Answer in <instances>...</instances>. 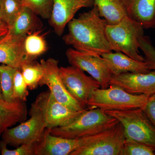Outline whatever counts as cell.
I'll list each match as a JSON object with an SVG mask.
<instances>
[{
  "mask_svg": "<svg viewBox=\"0 0 155 155\" xmlns=\"http://www.w3.org/2000/svg\"><path fill=\"white\" fill-rule=\"evenodd\" d=\"M125 140L124 127L119 122L94 141L75 150L69 155H122Z\"/></svg>",
  "mask_w": 155,
  "mask_h": 155,
  "instance_id": "9",
  "label": "cell"
},
{
  "mask_svg": "<svg viewBox=\"0 0 155 155\" xmlns=\"http://www.w3.org/2000/svg\"><path fill=\"white\" fill-rule=\"evenodd\" d=\"M140 49L145 56V61L147 62L150 70H155V48L148 37H141L139 40Z\"/></svg>",
  "mask_w": 155,
  "mask_h": 155,
  "instance_id": "29",
  "label": "cell"
},
{
  "mask_svg": "<svg viewBox=\"0 0 155 155\" xmlns=\"http://www.w3.org/2000/svg\"><path fill=\"white\" fill-rule=\"evenodd\" d=\"M118 119L124 129L126 141L138 143L155 150V126L142 109L105 111Z\"/></svg>",
  "mask_w": 155,
  "mask_h": 155,
  "instance_id": "5",
  "label": "cell"
},
{
  "mask_svg": "<svg viewBox=\"0 0 155 155\" xmlns=\"http://www.w3.org/2000/svg\"><path fill=\"white\" fill-rule=\"evenodd\" d=\"M59 62L53 58L41 60L43 74L39 86L46 85L51 93L59 102L72 110L81 111L85 108L68 92L60 75Z\"/></svg>",
  "mask_w": 155,
  "mask_h": 155,
  "instance_id": "7",
  "label": "cell"
},
{
  "mask_svg": "<svg viewBox=\"0 0 155 155\" xmlns=\"http://www.w3.org/2000/svg\"><path fill=\"white\" fill-rule=\"evenodd\" d=\"M150 95L132 94L115 85L108 88H95L89 99V108H98L104 110H127L143 108Z\"/></svg>",
  "mask_w": 155,
  "mask_h": 155,
  "instance_id": "4",
  "label": "cell"
},
{
  "mask_svg": "<svg viewBox=\"0 0 155 155\" xmlns=\"http://www.w3.org/2000/svg\"><path fill=\"white\" fill-rule=\"evenodd\" d=\"M119 123L118 119L102 109L89 108L69 125L51 128V134L63 138H79L101 133Z\"/></svg>",
  "mask_w": 155,
  "mask_h": 155,
  "instance_id": "2",
  "label": "cell"
},
{
  "mask_svg": "<svg viewBox=\"0 0 155 155\" xmlns=\"http://www.w3.org/2000/svg\"><path fill=\"white\" fill-rule=\"evenodd\" d=\"M127 15L144 29L155 28V0H122Z\"/></svg>",
  "mask_w": 155,
  "mask_h": 155,
  "instance_id": "17",
  "label": "cell"
},
{
  "mask_svg": "<svg viewBox=\"0 0 155 155\" xmlns=\"http://www.w3.org/2000/svg\"><path fill=\"white\" fill-rule=\"evenodd\" d=\"M24 41H18L6 35L0 40V64L21 69L25 62L31 61L25 55Z\"/></svg>",
  "mask_w": 155,
  "mask_h": 155,
  "instance_id": "18",
  "label": "cell"
},
{
  "mask_svg": "<svg viewBox=\"0 0 155 155\" xmlns=\"http://www.w3.org/2000/svg\"><path fill=\"white\" fill-rule=\"evenodd\" d=\"M15 68L2 64L0 65L1 85L3 99L8 102H14L17 100L14 97V75Z\"/></svg>",
  "mask_w": 155,
  "mask_h": 155,
  "instance_id": "24",
  "label": "cell"
},
{
  "mask_svg": "<svg viewBox=\"0 0 155 155\" xmlns=\"http://www.w3.org/2000/svg\"><path fill=\"white\" fill-rule=\"evenodd\" d=\"M28 89L27 84L22 76L21 69H16L14 75V99L26 101L28 95Z\"/></svg>",
  "mask_w": 155,
  "mask_h": 155,
  "instance_id": "27",
  "label": "cell"
},
{
  "mask_svg": "<svg viewBox=\"0 0 155 155\" xmlns=\"http://www.w3.org/2000/svg\"><path fill=\"white\" fill-rule=\"evenodd\" d=\"M23 7L22 0H0V20L8 28Z\"/></svg>",
  "mask_w": 155,
  "mask_h": 155,
  "instance_id": "25",
  "label": "cell"
},
{
  "mask_svg": "<svg viewBox=\"0 0 155 155\" xmlns=\"http://www.w3.org/2000/svg\"><path fill=\"white\" fill-rule=\"evenodd\" d=\"M41 30L33 31L28 34L24 39L23 48L25 55L31 61L45 54L48 50L45 34H41Z\"/></svg>",
  "mask_w": 155,
  "mask_h": 155,
  "instance_id": "21",
  "label": "cell"
},
{
  "mask_svg": "<svg viewBox=\"0 0 155 155\" xmlns=\"http://www.w3.org/2000/svg\"><path fill=\"white\" fill-rule=\"evenodd\" d=\"M0 100H4L3 98L2 94V89H1V74H0Z\"/></svg>",
  "mask_w": 155,
  "mask_h": 155,
  "instance_id": "32",
  "label": "cell"
},
{
  "mask_svg": "<svg viewBox=\"0 0 155 155\" xmlns=\"http://www.w3.org/2000/svg\"><path fill=\"white\" fill-rule=\"evenodd\" d=\"M110 85L119 87L132 94L150 96L155 94V70L145 73L125 72L114 75Z\"/></svg>",
  "mask_w": 155,
  "mask_h": 155,
  "instance_id": "12",
  "label": "cell"
},
{
  "mask_svg": "<svg viewBox=\"0 0 155 155\" xmlns=\"http://www.w3.org/2000/svg\"><path fill=\"white\" fill-rule=\"evenodd\" d=\"M35 13L23 7L11 25L6 35L18 41H24L28 34L35 31L41 30L43 24Z\"/></svg>",
  "mask_w": 155,
  "mask_h": 155,
  "instance_id": "16",
  "label": "cell"
},
{
  "mask_svg": "<svg viewBox=\"0 0 155 155\" xmlns=\"http://www.w3.org/2000/svg\"><path fill=\"white\" fill-rule=\"evenodd\" d=\"M60 75L68 92L85 109L93 91L101 87L97 80L74 66L60 67Z\"/></svg>",
  "mask_w": 155,
  "mask_h": 155,
  "instance_id": "8",
  "label": "cell"
},
{
  "mask_svg": "<svg viewBox=\"0 0 155 155\" xmlns=\"http://www.w3.org/2000/svg\"><path fill=\"white\" fill-rule=\"evenodd\" d=\"M101 17L105 19L108 25H114L128 16L122 0H94Z\"/></svg>",
  "mask_w": 155,
  "mask_h": 155,
  "instance_id": "20",
  "label": "cell"
},
{
  "mask_svg": "<svg viewBox=\"0 0 155 155\" xmlns=\"http://www.w3.org/2000/svg\"><path fill=\"white\" fill-rule=\"evenodd\" d=\"M142 109L155 126V94L150 96L145 105Z\"/></svg>",
  "mask_w": 155,
  "mask_h": 155,
  "instance_id": "30",
  "label": "cell"
},
{
  "mask_svg": "<svg viewBox=\"0 0 155 155\" xmlns=\"http://www.w3.org/2000/svg\"><path fill=\"white\" fill-rule=\"evenodd\" d=\"M105 19L101 18L94 5L91 10L80 14L68 24V32L63 37L66 45L84 54L101 56L113 50L106 35Z\"/></svg>",
  "mask_w": 155,
  "mask_h": 155,
  "instance_id": "1",
  "label": "cell"
},
{
  "mask_svg": "<svg viewBox=\"0 0 155 155\" xmlns=\"http://www.w3.org/2000/svg\"><path fill=\"white\" fill-rule=\"evenodd\" d=\"M155 150L146 145L136 142H125L122 155H154Z\"/></svg>",
  "mask_w": 155,
  "mask_h": 155,
  "instance_id": "28",
  "label": "cell"
},
{
  "mask_svg": "<svg viewBox=\"0 0 155 155\" xmlns=\"http://www.w3.org/2000/svg\"><path fill=\"white\" fill-rule=\"evenodd\" d=\"M51 128H47L46 130L42 155H69L75 150L94 141L104 132L79 138L68 139L51 135Z\"/></svg>",
  "mask_w": 155,
  "mask_h": 155,
  "instance_id": "14",
  "label": "cell"
},
{
  "mask_svg": "<svg viewBox=\"0 0 155 155\" xmlns=\"http://www.w3.org/2000/svg\"><path fill=\"white\" fill-rule=\"evenodd\" d=\"M94 5V0H54L49 19L50 25L59 36L64 33L66 25L81 9Z\"/></svg>",
  "mask_w": 155,
  "mask_h": 155,
  "instance_id": "13",
  "label": "cell"
},
{
  "mask_svg": "<svg viewBox=\"0 0 155 155\" xmlns=\"http://www.w3.org/2000/svg\"><path fill=\"white\" fill-rule=\"evenodd\" d=\"M106 53L99 60L113 75L125 72L147 73L151 71L146 61H136L121 52Z\"/></svg>",
  "mask_w": 155,
  "mask_h": 155,
  "instance_id": "15",
  "label": "cell"
},
{
  "mask_svg": "<svg viewBox=\"0 0 155 155\" xmlns=\"http://www.w3.org/2000/svg\"><path fill=\"white\" fill-rule=\"evenodd\" d=\"M144 27L128 16L114 25H107L106 32L112 49L136 61H145L140 54L139 40L144 35Z\"/></svg>",
  "mask_w": 155,
  "mask_h": 155,
  "instance_id": "3",
  "label": "cell"
},
{
  "mask_svg": "<svg viewBox=\"0 0 155 155\" xmlns=\"http://www.w3.org/2000/svg\"><path fill=\"white\" fill-rule=\"evenodd\" d=\"M8 31V26L5 23L0 20V40L5 36Z\"/></svg>",
  "mask_w": 155,
  "mask_h": 155,
  "instance_id": "31",
  "label": "cell"
},
{
  "mask_svg": "<svg viewBox=\"0 0 155 155\" xmlns=\"http://www.w3.org/2000/svg\"><path fill=\"white\" fill-rule=\"evenodd\" d=\"M29 115L31 117L28 120L5 130L2 134V140L7 145L17 147L42 138L47 128L39 95L31 104Z\"/></svg>",
  "mask_w": 155,
  "mask_h": 155,
  "instance_id": "6",
  "label": "cell"
},
{
  "mask_svg": "<svg viewBox=\"0 0 155 155\" xmlns=\"http://www.w3.org/2000/svg\"><path fill=\"white\" fill-rule=\"evenodd\" d=\"M28 110L25 102L17 100L8 102L0 100V136L9 127L27 119Z\"/></svg>",
  "mask_w": 155,
  "mask_h": 155,
  "instance_id": "19",
  "label": "cell"
},
{
  "mask_svg": "<svg viewBox=\"0 0 155 155\" xmlns=\"http://www.w3.org/2000/svg\"><path fill=\"white\" fill-rule=\"evenodd\" d=\"M24 7L28 8L43 19H50L54 0H22Z\"/></svg>",
  "mask_w": 155,
  "mask_h": 155,
  "instance_id": "26",
  "label": "cell"
},
{
  "mask_svg": "<svg viewBox=\"0 0 155 155\" xmlns=\"http://www.w3.org/2000/svg\"><path fill=\"white\" fill-rule=\"evenodd\" d=\"M21 71L28 88H37L43 74L41 64L35 61H27L21 66Z\"/></svg>",
  "mask_w": 155,
  "mask_h": 155,
  "instance_id": "23",
  "label": "cell"
},
{
  "mask_svg": "<svg viewBox=\"0 0 155 155\" xmlns=\"http://www.w3.org/2000/svg\"><path fill=\"white\" fill-rule=\"evenodd\" d=\"M43 107L47 128L67 126L74 122L87 109L75 111L58 101L50 91L40 94Z\"/></svg>",
  "mask_w": 155,
  "mask_h": 155,
  "instance_id": "10",
  "label": "cell"
},
{
  "mask_svg": "<svg viewBox=\"0 0 155 155\" xmlns=\"http://www.w3.org/2000/svg\"><path fill=\"white\" fill-rule=\"evenodd\" d=\"M68 62L71 66L85 71L100 83L102 88H108L113 75L99 60L98 56L84 54L74 49L66 52Z\"/></svg>",
  "mask_w": 155,
  "mask_h": 155,
  "instance_id": "11",
  "label": "cell"
},
{
  "mask_svg": "<svg viewBox=\"0 0 155 155\" xmlns=\"http://www.w3.org/2000/svg\"><path fill=\"white\" fill-rule=\"evenodd\" d=\"M46 132V131H45ZM45 134L38 140L24 143L17 147L15 150H10L7 147V143L0 141V152L2 155H42L45 144Z\"/></svg>",
  "mask_w": 155,
  "mask_h": 155,
  "instance_id": "22",
  "label": "cell"
}]
</instances>
